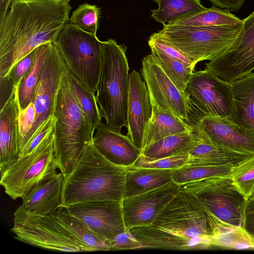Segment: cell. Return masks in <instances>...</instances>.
Listing matches in <instances>:
<instances>
[{
    "mask_svg": "<svg viewBox=\"0 0 254 254\" xmlns=\"http://www.w3.org/2000/svg\"><path fill=\"white\" fill-rule=\"evenodd\" d=\"M69 0H14L0 22V77L41 44L54 43L68 23Z\"/></svg>",
    "mask_w": 254,
    "mask_h": 254,
    "instance_id": "obj_1",
    "label": "cell"
},
{
    "mask_svg": "<svg viewBox=\"0 0 254 254\" xmlns=\"http://www.w3.org/2000/svg\"><path fill=\"white\" fill-rule=\"evenodd\" d=\"M127 170V167L109 161L91 143L64 179L61 205L67 207L99 200L122 201Z\"/></svg>",
    "mask_w": 254,
    "mask_h": 254,
    "instance_id": "obj_2",
    "label": "cell"
},
{
    "mask_svg": "<svg viewBox=\"0 0 254 254\" xmlns=\"http://www.w3.org/2000/svg\"><path fill=\"white\" fill-rule=\"evenodd\" d=\"M67 72L58 93L54 148L64 178L72 170L87 146L93 142L87 118L72 89Z\"/></svg>",
    "mask_w": 254,
    "mask_h": 254,
    "instance_id": "obj_3",
    "label": "cell"
},
{
    "mask_svg": "<svg viewBox=\"0 0 254 254\" xmlns=\"http://www.w3.org/2000/svg\"><path fill=\"white\" fill-rule=\"evenodd\" d=\"M127 49L113 39L102 42V64L96 95L106 124L119 130L127 126L130 73Z\"/></svg>",
    "mask_w": 254,
    "mask_h": 254,
    "instance_id": "obj_4",
    "label": "cell"
},
{
    "mask_svg": "<svg viewBox=\"0 0 254 254\" xmlns=\"http://www.w3.org/2000/svg\"><path fill=\"white\" fill-rule=\"evenodd\" d=\"M69 71L86 88L97 91L102 64V41L96 33L67 23L54 42Z\"/></svg>",
    "mask_w": 254,
    "mask_h": 254,
    "instance_id": "obj_5",
    "label": "cell"
},
{
    "mask_svg": "<svg viewBox=\"0 0 254 254\" xmlns=\"http://www.w3.org/2000/svg\"><path fill=\"white\" fill-rule=\"evenodd\" d=\"M54 130L31 153L19 158L0 173V184L12 199H22L34 188L58 173Z\"/></svg>",
    "mask_w": 254,
    "mask_h": 254,
    "instance_id": "obj_6",
    "label": "cell"
},
{
    "mask_svg": "<svg viewBox=\"0 0 254 254\" xmlns=\"http://www.w3.org/2000/svg\"><path fill=\"white\" fill-rule=\"evenodd\" d=\"M242 25V22L198 27L165 24L158 33L196 65L203 61H211L222 53L236 37Z\"/></svg>",
    "mask_w": 254,
    "mask_h": 254,
    "instance_id": "obj_7",
    "label": "cell"
},
{
    "mask_svg": "<svg viewBox=\"0 0 254 254\" xmlns=\"http://www.w3.org/2000/svg\"><path fill=\"white\" fill-rule=\"evenodd\" d=\"M218 221L192 195L179 190L150 225L176 235L204 239L210 246Z\"/></svg>",
    "mask_w": 254,
    "mask_h": 254,
    "instance_id": "obj_8",
    "label": "cell"
},
{
    "mask_svg": "<svg viewBox=\"0 0 254 254\" xmlns=\"http://www.w3.org/2000/svg\"><path fill=\"white\" fill-rule=\"evenodd\" d=\"M179 190L192 195L205 210L220 221L243 227L247 200L231 177H212L181 184Z\"/></svg>",
    "mask_w": 254,
    "mask_h": 254,
    "instance_id": "obj_9",
    "label": "cell"
},
{
    "mask_svg": "<svg viewBox=\"0 0 254 254\" xmlns=\"http://www.w3.org/2000/svg\"><path fill=\"white\" fill-rule=\"evenodd\" d=\"M68 71L58 47L54 43L51 42L31 101L35 109V121L25 139L23 150L39 131L46 120L55 116L58 93L64 77Z\"/></svg>",
    "mask_w": 254,
    "mask_h": 254,
    "instance_id": "obj_10",
    "label": "cell"
},
{
    "mask_svg": "<svg viewBox=\"0 0 254 254\" xmlns=\"http://www.w3.org/2000/svg\"><path fill=\"white\" fill-rule=\"evenodd\" d=\"M11 231L16 240L43 249L65 252H84L54 216L14 214Z\"/></svg>",
    "mask_w": 254,
    "mask_h": 254,
    "instance_id": "obj_11",
    "label": "cell"
},
{
    "mask_svg": "<svg viewBox=\"0 0 254 254\" xmlns=\"http://www.w3.org/2000/svg\"><path fill=\"white\" fill-rule=\"evenodd\" d=\"M205 70L228 82L252 72L254 70V11L243 19L238 34L227 48L205 64Z\"/></svg>",
    "mask_w": 254,
    "mask_h": 254,
    "instance_id": "obj_12",
    "label": "cell"
},
{
    "mask_svg": "<svg viewBox=\"0 0 254 254\" xmlns=\"http://www.w3.org/2000/svg\"><path fill=\"white\" fill-rule=\"evenodd\" d=\"M185 93L192 105L204 115L229 118L234 109L230 82L214 73L199 70L193 72Z\"/></svg>",
    "mask_w": 254,
    "mask_h": 254,
    "instance_id": "obj_13",
    "label": "cell"
},
{
    "mask_svg": "<svg viewBox=\"0 0 254 254\" xmlns=\"http://www.w3.org/2000/svg\"><path fill=\"white\" fill-rule=\"evenodd\" d=\"M140 71L151 104L168 111L187 122L190 115L202 114L192 105L186 93L174 84L150 54L142 59Z\"/></svg>",
    "mask_w": 254,
    "mask_h": 254,
    "instance_id": "obj_14",
    "label": "cell"
},
{
    "mask_svg": "<svg viewBox=\"0 0 254 254\" xmlns=\"http://www.w3.org/2000/svg\"><path fill=\"white\" fill-rule=\"evenodd\" d=\"M66 207L108 244L118 234L127 230L124 220L122 201L83 202Z\"/></svg>",
    "mask_w": 254,
    "mask_h": 254,
    "instance_id": "obj_15",
    "label": "cell"
},
{
    "mask_svg": "<svg viewBox=\"0 0 254 254\" xmlns=\"http://www.w3.org/2000/svg\"><path fill=\"white\" fill-rule=\"evenodd\" d=\"M179 187L172 181L154 190L124 198L122 204L127 229L151 225L179 192Z\"/></svg>",
    "mask_w": 254,
    "mask_h": 254,
    "instance_id": "obj_16",
    "label": "cell"
},
{
    "mask_svg": "<svg viewBox=\"0 0 254 254\" xmlns=\"http://www.w3.org/2000/svg\"><path fill=\"white\" fill-rule=\"evenodd\" d=\"M211 140L236 151L254 154V129L229 118L204 115L193 126Z\"/></svg>",
    "mask_w": 254,
    "mask_h": 254,
    "instance_id": "obj_17",
    "label": "cell"
},
{
    "mask_svg": "<svg viewBox=\"0 0 254 254\" xmlns=\"http://www.w3.org/2000/svg\"><path fill=\"white\" fill-rule=\"evenodd\" d=\"M151 115L152 106L147 86L141 74L133 69L129 75L127 135L141 151Z\"/></svg>",
    "mask_w": 254,
    "mask_h": 254,
    "instance_id": "obj_18",
    "label": "cell"
},
{
    "mask_svg": "<svg viewBox=\"0 0 254 254\" xmlns=\"http://www.w3.org/2000/svg\"><path fill=\"white\" fill-rule=\"evenodd\" d=\"M195 136L183 152L188 154L186 165L235 166L254 154L239 152L215 142L194 127Z\"/></svg>",
    "mask_w": 254,
    "mask_h": 254,
    "instance_id": "obj_19",
    "label": "cell"
},
{
    "mask_svg": "<svg viewBox=\"0 0 254 254\" xmlns=\"http://www.w3.org/2000/svg\"><path fill=\"white\" fill-rule=\"evenodd\" d=\"M93 143L106 159L120 166L130 167L141 154L127 135L102 122L96 129Z\"/></svg>",
    "mask_w": 254,
    "mask_h": 254,
    "instance_id": "obj_20",
    "label": "cell"
},
{
    "mask_svg": "<svg viewBox=\"0 0 254 254\" xmlns=\"http://www.w3.org/2000/svg\"><path fill=\"white\" fill-rule=\"evenodd\" d=\"M64 177L60 172L24 197L14 214L52 215L61 205Z\"/></svg>",
    "mask_w": 254,
    "mask_h": 254,
    "instance_id": "obj_21",
    "label": "cell"
},
{
    "mask_svg": "<svg viewBox=\"0 0 254 254\" xmlns=\"http://www.w3.org/2000/svg\"><path fill=\"white\" fill-rule=\"evenodd\" d=\"M19 109L16 91L0 112V172L19 158Z\"/></svg>",
    "mask_w": 254,
    "mask_h": 254,
    "instance_id": "obj_22",
    "label": "cell"
},
{
    "mask_svg": "<svg viewBox=\"0 0 254 254\" xmlns=\"http://www.w3.org/2000/svg\"><path fill=\"white\" fill-rule=\"evenodd\" d=\"M128 230L140 242L142 249L190 250L210 247L209 242L204 239L176 235L150 225L133 227Z\"/></svg>",
    "mask_w": 254,
    "mask_h": 254,
    "instance_id": "obj_23",
    "label": "cell"
},
{
    "mask_svg": "<svg viewBox=\"0 0 254 254\" xmlns=\"http://www.w3.org/2000/svg\"><path fill=\"white\" fill-rule=\"evenodd\" d=\"M53 215L85 252L109 251V245L100 239L85 223L73 215L66 207L61 205Z\"/></svg>",
    "mask_w": 254,
    "mask_h": 254,
    "instance_id": "obj_24",
    "label": "cell"
},
{
    "mask_svg": "<svg viewBox=\"0 0 254 254\" xmlns=\"http://www.w3.org/2000/svg\"><path fill=\"white\" fill-rule=\"evenodd\" d=\"M151 106L152 115L145 131L142 149L167 136L193 130V126L171 112L155 104Z\"/></svg>",
    "mask_w": 254,
    "mask_h": 254,
    "instance_id": "obj_25",
    "label": "cell"
},
{
    "mask_svg": "<svg viewBox=\"0 0 254 254\" xmlns=\"http://www.w3.org/2000/svg\"><path fill=\"white\" fill-rule=\"evenodd\" d=\"M230 83L234 109L229 118L254 129V72Z\"/></svg>",
    "mask_w": 254,
    "mask_h": 254,
    "instance_id": "obj_26",
    "label": "cell"
},
{
    "mask_svg": "<svg viewBox=\"0 0 254 254\" xmlns=\"http://www.w3.org/2000/svg\"><path fill=\"white\" fill-rule=\"evenodd\" d=\"M172 181L171 169L127 168L124 198L154 190Z\"/></svg>",
    "mask_w": 254,
    "mask_h": 254,
    "instance_id": "obj_27",
    "label": "cell"
},
{
    "mask_svg": "<svg viewBox=\"0 0 254 254\" xmlns=\"http://www.w3.org/2000/svg\"><path fill=\"white\" fill-rule=\"evenodd\" d=\"M158 5L151 9V17L163 25L178 19L206 11L200 0H152Z\"/></svg>",
    "mask_w": 254,
    "mask_h": 254,
    "instance_id": "obj_28",
    "label": "cell"
},
{
    "mask_svg": "<svg viewBox=\"0 0 254 254\" xmlns=\"http://www.w3.org/2000/svg\"><path fill=\"white\" fill-rule=\"evenodd\" d=\"M51 43L41 44L35 49L33 65L16 88L19 112L24 110L32 100Z\"/></svg>",
    "mask_w": 254,
    "mask_h": 254,
    "instance_id": "obj_29",
    "label": "cell"
},
{
    "mask_svg": "<svg viewBox=\"0 0 254 254\" xmlns=\"http://www.w3.org/2000/svg\"><path fill=\"white\" fill-rule=\"evenodd\" d=\"M193 130L172 134L154 142L143 148L141 154L154 159L170 157L183 152L193 139Z\"/></svg>",
    "mask_w": 254,
    "mask_h": 254,
    "instance_id": "obj_30",
    "label": "cell"
},
{
    "mask_svg": "<svg viewBox=\"0 0 254 254\" xmlns=\"http://www.w3.org/2000/svg\"><path fill=\"white\" fill-rule=\"evenodd\" d=\"M242 22L243 20L232 14L229 9L213 5L206 11L178 19L167 24L198 27L236 24Z\"/></svg>",
    "mask_w": 254,
    "mask_h": 254,
    "instance_id": "obj_31",
    "label": "cell"
},
{
    "mask_svg": "<svg viewBox=\"0 0 254 254\" xmlns=\"http://www.w3.org/2000/svg\"><path fill=\"white\" fill-rule=\"evenodd\" d=\"M210 244L229 249H254V244L243 227H235L220 220Z\"/></svg>",
    "mask_w": 254,
    "mask_h": 254,
    "instance_id": "obj_32",
    "label": "cell"
},
{
    "mask_svg": "<svg viewBox=\"0 0 254 254\" xmlns=\"http://www.w3.org/2000/svg\"><path fill=\"white\" fill-rule=\"evenodd\" d=\"M233 166L230 164L212 166L185 165L172 170V181L180 185L212 177H231Z\"/></svg>",
    "mask_w": 254,
    "mask_h": 254,
    "instance_id": "obj_33",
    "label": "cell"
},
{
    "mask_svg": "<svg viewBox=\"0 0 254 254\" xmlns=\"http://www.w3.org/2000/svg\"><path fill=\"white\" fill-rule=\"evenodd\" d=\"M67 74L72 89L88 120L90 135L93 137L95 130L102 121L95 92L86 88L69 70Z\"/></svg>",
    "mask_w": 254,
    "mask_h": 254,
    "instance_id": "obj_34",
    "label": "cell"
},
{
    "mask_svg": "<svg viewBox=\"0 0 254 254\" xmlns=\"http://www.w3.org/2000/svg\"><path fill=\"white\" fill-rule=\"evenodd\" d=\"M149 47L150 55L155 61L174 84L180 91L185 93L186 88L193 70L183 63L164 55L153 47Z\"/></svg>",
    "mask_w": 254,
    "mask_h": 254,
    "instance_id": "obj_35",
    "label": "cell"
},
{
    "mask_svg": "<svg viewBox=\"0 0 254 254\" xmlns=\"http://www.w3.org/2000/svg\"><path fill=\"white\" fill-rule=\"evenodd\" d=\"M231 178L247 200L254 197V155L234 166Z\"/></svg>",
    "mask_w": 254,
    "mask_h": 254,
    "instance_id": "obj_36",
    "label": "cell"
},
{
    "mask_svg": "<svg viewBox=\"0 0 254 254\" xmlns=\"http://www.w3.org/2000/svg\"><path fill=\"white\" fill-rule=\"evenodd\" d=\"M101 8L87 3L80 4L72 13L69 19L70 23L89 32H97Z\"/></svg>",
    "mask_w": 254,
    "mask_h": 254,
    "instance_id": "obj_37",
    "label": "cell"
},
{
    "mask_svg": "<svg viewBox=\"0 0 254 254\" xmlns=\"http://www.w3.org/2000/svg\"><path fill=\"white\" fill-rule=\"evenodd\" d=\"M188 158V154L185 152L158 159L149 158L141 154L135 162L128 168L173 170L186 165Z\"/></svg>",
    "mask_w": 254,
    "mask_h": 254,
    "instance_id": "obj_38",
    "label": "cell"
},
{
    "mask_svg": "<svg viewBox=\"0 0 254 254\" xmlns=\"http://www.w3.org/2000/svg\"><path fill=\"white\" fill-rule=\"evenodd\" d=\"M149 47H153L167 57L178 61L194 70L195 64L177 48L162 38L158 33L151 34L148 40Z\"/></svg>",
    "mask_w": 254,
    "mask_h": 254,
    "instance_id": "obj_39",
    "label": "cell"
},
{
    "mask_svg": "<svg viewBox=\"0 0 254 254\" xmlns=\"http://www.w3.org/2000/svg\"><path fill=\"white\" fill-rule=\"evenodd\" d=\"M35 115V107L32 102L24 110L19 113L18 141L19 155L24 147L25 139L34 124Z\"/></svg>",
    "mask_w": 254,
    "mask_h": 254,
    "instance_id": "obj_40",
    "label": "cell"
},
{
    "mask_svg": "<svg viewBox=\"0 0 254 254\" xmlns=\"http://www.w3.org/2000/svg\"><path fill=\"white\" fill-rule=\"evenodd\" d=\"M35 49L20 60L11 68L9 74L14 87L16 88L22 78L32 67L35 59Z\"/></svg>",
    "mask_w": 254,
    "mask_h": 254,
    "instance_id": "obj_41",
    "label": "cell"
},
{
    "mask_svg": "<svg viewBox=\"0 0 254 254\" xmlns=\"http://www.w3.org/2000/svg\"><path fill=\"white\" fill-rule=\"evenodd\" d=\"M56 121L55 116H51L47 120L39 131L19 154V158L31 153L54 130Z\"/></svg>",
    "mask_w": 254,
    "mask_h": 254,
    "instance_id": "obj_42",
    "label": "cell"
},
{
    "mask_svg": "<svg viewBox=\"0 0 254 254\" xmlns=\"http://www.w3.org/2000/svg\"><path fill=\"white\" fill-rule=\"evenodd\" d=\"M108 244L109 251L142 249L140 242L129 230L120 233Z\"/></svg>",
    "mask_w": 254,
    "mask_h": 254,
    "instance_id": "obj_43",
    "label": "cell"
},
{
    "mask_svg": "<svg viewBox=\"0 0 254 254\" xmlns=\"http://www.w3.org/2000/svg\"><path fill=\"white\" fill-rule=\"evenodd\" d=\"M0 87L1 110L14 95L16 88L14 87L9 75L0 77Z\"/></svg>",
    "mask_w": 254,
    "mask_h": 254,
    "instance_id": "obj_44",
    "label": "cell"
},
{
    "mask_svg": "<svg viewBox=\"0 0 254 254\" xmlns=\"http://www.w3.org/2000/svg\"><path fill=\"white\" fill-rule=\"evenodd\" d=\"M243 227L254 244V201L251 199L247 202Z\"/></svg>",
    "mask_w": 254,
    "mask_h": 254,
    "instance_id": "obj_45",
    "label": "cell"
},
{
    "mask_svg": "<svg viewBox=\"0 0 254 254\" xmlns=\"http://www.w3.org/2000/svg\"><path fill=\"white\" fill-rule=\"evenodd\" d=\"M211 3L221 8H228L230 11H238L243 5L245 0H209Z\"/></svg>",
    "mask_w": 254,
    "mask_h": 254,
    "instance_id": "obj_46",
    "label": "cell"
},
{
    "mask_svg": "<svg viewBox=\"0 0 254 254\" xmlns=\"http://www.w3.org/2000/svg\"><path fill=\"white\" fill-rule=\"evenodd\" d=\"M14 0H0V22L5 17L10 4Z\"/></svg>",
    "mask_w": 254,
    "mask_h": 254,
    "instance_id": "obj_47",
    "label": "cell"
},
{
    "mask_svg": "<svg viewBox=\"0 0 254 254\" xmlns=\"http://www.w3.org/2000/svg\"><path fill=\"white\" fill-rule=\"evenodd\" d=\"M251 199H252L254 201V197L252 198H251Z\"/></svg>",
    "mask_w": 254,
    "mask_h": 254,
    "instance_id": "obj_48",
    "label": "cell"
}]
</instances>
